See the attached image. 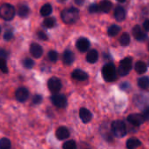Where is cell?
<instances>
[{
	"label": "cell",
	"instance_id": "6da1fadb",
	"mask_svg": "<svg viewBox=\"0 0 149 149\" xmlns=\"http://www.w3.org/2000/svg\"><path fill=\"white\" fill-rule=\"evenodd\" d=\"M79 17V11L77 8H74V7L65 9L61 12L62 20L65 24H74L75 22H77Z\"/></svg>",
	"mask_w": 149,
	"mask_h": 149
},
{
	"label": "cell",
	"instance_id": "7a4b0ae2",
	"mask_svg": "<svg viewBox=\"0 0 149 149\" xmlns=\"http://www.w3.org/2000/svg\"><path fill=\"white\" fill-rule=\"evenodd\" d=\"M102 75L106 81L112 82L117 79V71L113 64H107L102 68Z\"/></svg>",
	"mask_w": 149,
	"mask_h": 149
},
{
	"label": "cell",
	"instance_id": "3957f363",
	"mask_svg": "<svg viewBox=\"0 0 149 149\" xmlns=\"http://www.w3.org/2000/svg\"><path fill=\"white\" fill-rule=\"evenodd\" d=\"M15 16V8L9 3H4L0 6V17L7 21L11 20Z\"/></svg>",
	"mask_w": 149,
	"mask_h": 149
},
{
	"label": "cell",
	"instance_id": "277c9868",
	"mask_svg": "<svg viewBox=\"0 0 149 149\" xmlns=\"http://www.w3.org/2000/svg\"><path fill=\"white\" fill-rule=\"evenodd\" d=\"M112 131L116 137L121 138L127 134V127L121 120H115L112 123Z\"/></svg>",
	"mask_w": 149,
	"mask_h": 149
},
{
	"label": "cell",
	"instance_id": "5b68a950",
	"mask_svg": "<svg viewBox=\"0 0 149 149\" xmlns=\"http://www.w3.org/2000/svg\"><path fill=\"white\" fill-rule=\"evenodd\" d=\"M132 63H133L132 58H125L124 59H122L120 63V66L118 70L119 74L120 76L127 75L132 69Z\"/></svg>",
	"mask_w": 149,
	"mask_h": 149
},
{
	"label": "cell",
	"instance_id": "8992f818",
	"mask_svg": "<svg viewBox=\"0 0 149 149\" xmlns=\"http://www.w3.org/2000/svg\"><path fill=\"white\" fill-rule=\"evenodd\" d=\"M51 100H52V104L56 107H58V108H64V107H65V106L67 104V100L64 94L55 93L52 96Z\"/></svg>",
	"mask_w": 149,
	"mask_h": 149
},
{
	"label": "cell",
	"instance_id": "52a82bcc",
	"mask_svg": "<svg viewBox=\"0 0 149 149\" xmlns=\"http://www.w3.org/2000/svg\"><path fill=\"white\" fill-rule=\"evenodd\" d=\"M47 86H48V88L49 90L52 93H58L61 87H62V84H61V81L59 80V79L56 78V77H52L49 80H48V83H47Z\"/></svg>",
	"mask_w": 149,
	"mask_h": 149
},
{
	"label": "cell",
	"instance_id": "ba28073f",
	"mask_svg": "<svg viewBox=\"0 0 149 149\" xmlns=\"http://www.w3.org/2000/svg\"><path fill=\"white\" fill-rule=\"evenodd\" d=\"M16 99L19 102H24L29 97V91L25 87H19L15 93Z\"/></svg>",
	"mask_w": 149,
	"mask_h": 149
},
{
	"label": "cell",
	"instance_id": "9c48e42d",
	"mask_svg": "<svg viewBox=\"0 0 149 149\" xmlns=\"http://www.w3.org/2000/svg\"><path fill=\"white\" fill-rule=\"evenodd\" d=\"M127 120H128L129 123H131L132 125L136 126V127L141 126V125L145 121L143 116H142L141 114H138V113H136V114H135V113L130 114V115L127 117Z\"/></svg>",
	"mask_w": 149,
	"mask_h": 149
},
{
	"label": "cell",
	"instance_id": "30bf717a",
	"mask_svg": "<svg viewBox=\"0 0 149 149\" xmlns=\"http://www.w3.org/2000/svg\"><path fill=\"white\" fill-rule=\"evenodd\" d=\"M76 47L78 48V50L81 52H86L89 47H90V42L87 38H80L78 39L77 43H76Z\"/></svg>",
	"mask_w": 149,
	"mask_h": 149
},
{
	"label": "cell",
	"instance_id": "8fae6325",
	"mask_svg": "<svg viewBox=\"0 0 149 149\" xmlns=\"http://www.w3.org/2000/svg\"><path fill=\"white\" fill-rule=\"evenodd\" d=\"M133 35H134V38L138 41H144L148 38L147 34L142 31L141 28L139 25H135L133 28Z\"/></svg>",
	"mask_w": 149,
	"mask_h": 149
},
{
	"label": "cell",
	"instance_id": "7c38bea8",
	"mask_svg": "<svg viewBox=\"0 0 149 149\" xmlns=\"http://www.w3.org/2000/svg\"><path fill=\"white\" fill-rule=\"evenodd\" d=\"M30 52L31 54L36 58H38L42 56L43 54V48L41 47V45H39L38 44H36V43H33L31 45V47H30Z\"/></svg>",
	"mask_w": 149,
	"mask_h": 149
},
{
	"label": "cell",
	"instance_id": "4fadbf2b",
	"mask_svg": "<svg viewBox=\"0 0 149 149\" xmlns=\"http://www.w3.org/2000/svg\"><path fill=\"white\" fill-rule=\"evenodd\" d=\"M72 77L79 81H85L88 79V75L86 72L80 70V69H76L72 72Z\"/></svg>",
	"mask_w": 149,
	"mask_h": 149
},
{
	"label": "cell",
	"instance_id": "5bb4252c",
	"mask_svg": "<svg viewBox=\"0 0 149 149\" xmlns=\"http://www.w3.org/2000/svg\"><path fill=\"white\" fill-rule=\"evenodd\" d=\"M79 117L84 123H88L92 120V113L88 109L82 107L79 110Z\"/></svg>",
	"mask_w": 149,
	"mask_h": 149
},
{
	"label": "cell",
	"instance_id": "9a60e30c",
	"mask_svg": "<svg viewBox=\"0 0 149 149\" xmlns=\"http://www.w3.org/2000/svg\"><path fill=\"white\" fill-rule=\"evenodd\" d=\"M69 135H70V132L65 127H60L56 131V136L58 140H61V141L65 140L69 137Z\"/></svg>",
	"mask_w": 149,
	"mask_h": 149
},
{
	"label": "cell",
	"instance_id": "2e32d148",
	"mask_svg": "<svg viewBox=\"0 0 149 149\" xmlns=\"http://www.w3.org/2000/svg\"><path fill=\"white\" fill-rule=\"evenodd\" d=\"M74 54L72 51L70 50H65L63 53V62L64 64L69 65H72L74 61Z\"/></svg>",
	"mask_w": 149,
	"mask_h": 149
},
{
	"label": "cell",
	"instance_id": "e0dca14e",
	"mask_svg": "<svg viewBox=\"0 0 149 149\" xmlns=\"http://www.w3.org/2000/svg\"><path fill=\"white\" fill-rule=\"evenodd\" d=\"M114 17L117 21H122L126 17V11L123 7L118 6L114 10Z\"/></svg>",
	"mask_w": 149,
	"mask_h": 149
},
{
	"label": "cell",
	"instance_id": "ac0fdd59",
	"mask_svg": "<svg viewBox=\"0 0 149 149\" xmlns=\"http://www.w3.org/2000/svg\"><path fill=\"white\" fill-rule=\"evenodd\" d=\"M99 58V54H98V52L96 50H91L88 52L87 55H86V61L91 63V64H93L95 63Z\"/></svg>",
	"mask_w": 149,
	"mask_h": 149
},
{
	"label": "cell",
	"instance_id": "d6986e66",
	"mask_svg": "<svg viewBox=\"0 0 149 149\" xmlns=\"http://www.w3.org/2000/svg\"><path fill=\"white\" fill-rule=\"evenodd\" d=\"M141 145V142L136 138H131L127 141V149H136Z\"/></svg>",
	"mask_w": 149,
	"mask_h": 149
},
{
	"label": "cell",
	"instance_id": "ffe728a7",
	"mask_svg": "<svg viewBox=\"0 0 149 149\" xmlns=\"http://www.w3.org/2000/svg\"><path fill=\"white\" fill-rule=\"evenodd\" d=\"M112 8V3L108 0H102L99 4V9L103 12H108Z\"/></svg>",
	"mask_w": 149,
	"mask_h": 149
},
{
	"label": "cell",
	"instance_id": "44dd1931",
	"mask_svg": "<svg viewBox=\"0 0 149 149\" xmlns=\"http://www.w3.org/2000/svg\"><path fill=\"white\" fill-rule=\"evenodd\" d=\"M134 68H135L136 72H138L139 74H142V73H144V72H147L148 66H147V65H146L144 62H142V61H138V62H136L135 67H134Z\"/></svg>",
	"mask_w": 149,
	"mask_h": 149
},
{
	"label": "cell",
	"instance_id": "7402d4cb",
	"mask_svg": "<svg viewBox=\"0 0 149 149\" xmlns=\"http://www.w3.org/2000/svg\"><path fill=\"white\" fill-rule=\"evenodd\" d=\"M52 11V7L50 3H45L42 6V8L40 9V14L43 17H47L49 16Z\"/></svg>",
	"mask_w": 149,
	"mask_h": 149
},
{
	"label": "cell",
	"instance_id": "603a6c76",
	"mask_svg": "<svg viewBox=\"0 0 149 149\" xmlns=\"http://www.w3.org/2000/svg\"><path fill=\"white\" fill-rule=\"evenodd\" d=\"M30 13V9L27 5H20L17 10V14L21 17H26Z\"/></svg>",
	"mask_w": 149,
	"mask_h": 149
},
{
	"label": "cell",
	"instance_id": "cb8c5ba5",
	"mask_svg": "<svg viewBox=\"0 0 149 149\" xmlns=\"http://www.w3.org/2000/svg\"><path fill=\"white\" fill-rule=\"evenodd\" d=\"M138 86L142 89H148L149 88V77L144 76L139 79L138 80Z\"/></svg>",
	"mask_w": 149,
	"mask_h": 149
},
{
	"label": "cell",
	"instance_id": "d4e9b609",
	"mask_svg": "<svg viewBox=\"0 0 149 149\" xmlns=\"http://www.w3.org/2000/svg\"><path fill=\"white\" fill-rule=\"evenodd\" d=\"M120 31V27L116 25V24H113L111 25L108 30H107V34L110 36V37H114L116 36L119 32Z\"/></svg>",
	"mask_w": 149,
	"mask_h": 149
},
{
	"label": "cell",
	"instance_id": "484cf974",
	"mask_svg": "<svg viewBox=\"0 0 149 149\" xmlns=\"http://www.w3.org/2000/svg\"><path fill=\"white\" fill-rule=\"evenodd\" d=\"M120 45H123V46L128 45L129 43H130V36H129V34L127 33V32H124V33L120 36Z\"/></svg>",
	"mask_w": 149,
	"mask_h": 149
},
{
	"label": "cell",
	"instance_id": "4316f807",
	"mask_svg": "<svg viewBox=\"0 0 149 149\" xmlns=\"http://www.w3.org/2000/svg\"><path fill=\"white\" fill-rule=\"evenodd\" d=\"M43 25H44V27H45L47 29L52 28L55 25V19L53 17H47L44 20Z\"/></svg>",
	"mask_w": 149,
	"mask_h": 149
},
{
	"label": "cell",
	"instance_id": "83f0119b",
	"mask_svg": "<svg viewBox=\"0 0 149 149\" xmlns=\"http://www.w3.org/2000/svg\"><path fill=\"white\" fill-rule=\"evenodd\" d=\"M10 141L7 138H2L0 140V149H10Z\"/></svg>",
	"mask_w": 149,
	"mask_h": 149
},
{
	"label": "cell",
	"instance_id": "f1b7e54d",
	"mask_svg": "<svg viewBox=\"0 0 149 149\" xmlns=\"http://www.w3.org/2000/svg\"><path fill=\"white\" fill-rule=\"evenodd\" d=\"M63 149H77V145L74 141H68L63 144Z\"/></svg>",
	"mask_w": 149,
	"mask_h": 149
},
{
	"label": "cell",
	"instance_id": "f546056e",
	"mask_svg": "<svg viewBox=\"0 0 149 149\" xmlns=\"http://www.w3.org/2000/svg\"><path fill=\"white\" fill-rule=\"evenodd\" d=\"M23 65L26 68V69H31L34 66V62L32 59L31 58H25L23 61Z\"/></svg>",
	"mask_w": 149,
	"mask_h": 149
},
{
	"label": "cell",
	"instance_id": "4dcf8cb0",
	"mask_svg": "<svg viewBox=\"0 0 149 149\" xmlns=\"http://www.w3.org/2000/svg\"><path fill=\"white\" fill-rule=\"evenodd\" d=\"M48 58L52 62H56L58 60V52L55 51H50L48 52Z\"/></svg>",
	"mask_w": 149,
	"mask_h": 149
},
{
	"label": "cell",
	"instance_id": "1f68e13d",
	"mask_svg": "<svg viewBox=\"0 0 149 149\" xmlns=\"http://www.w3.org/2000/svg\"><path fill=\"white\" fill-rule=\"evenodd\" d=\"M0 70H1L3 73H7V72H8L7 64H6L5 59H3V58H0Z\"/></svg>",
	"mask_w": 149,
	"mask_h": 149
},
{
	"label": "cell",
	"instance_id": "d6a6232c",
	"mask_svg": "<svg viewBox=\"0 0 149 149\" xmlns=\"http://www.w3.org/2000/svg\"><path fill=\"white\" fill-rule=\"evenodd\" d=\"M89 12L90 13H96V12H98L99 10H100V9H99V5H97L96 3H93V4H91L90 6H89Z\"/></svg>",
	"mask_w": 149,
	"mask_h": 149
},
{
	"label": "cell",
	"instance_id": "836d02e7",
	"mask_svg": "<svg viewBox=\"0 0 149 149\" xmlns=\"http://www.w3.org/2000/svg\"><path fill=\"white\" fill-rule=\"evenodd\" d=\"M3 38L7 41L10 40L13 38V32L12 31H6L3 34Z\"/></svg>",
	"mask_w": 149,
	"mask_h": 149
},
{
	"label": "cell",
	"instance_id": "e575fe53",
	"mask_svg": "<svg viewBox=\"0 0 149 149\" xmlns=\"http://www.w3.org/2000/svg\"><path fill=\"white\" fill-rule=\"evenodd\" d=\"M41 102H42V96L41 95L37 94L33 97V103L34 104H40Z\"/></svg>",
	"mask_w": 149,
	"mask_h": 149
},
{
	"label": "cell",
	"instance_id": "d590c367",
	"mask_svg": "<svg viewBox=\"0 0 149 149\" xmlns=\"http://www.w3.org/2000/svg\"><path fill=\"white\" fill-rule=\"evenodd\" d=\"M38 38L39 39H41V40H47V35L44 32V31H38Z\"/></svg>",
	"mask_w": 149,
	"mask_h": 149
},
{
	"label": "cell",
	"instance_id": "8d00e7d4",
	"mask_svg": "<svg viewBox=\"0 0 149 149\" xmlns=\"http://www.w3.org/2000/svg\"><path fill=\"white\" fill-rule=\"evenodd\" d=\"M142 116H143V118H144L145 120H149V107H147V108L144 110Z\"/></svg>",
	"mask_w": 149,
	"mask_h": 149
},
{
	"label": "cell",
	"instance_id": "74e56055",
	"mask_svg": "<svg viewBox=\"0 0 149 149\" xmlns=\"http://www.w3.org/2000/svg\"><path fill=\"white\" fill-rule=\"evenodd\" d=\"M8 57V52L3 50V49H0V58H6Z\"/></svg>",
	"mask_w": 149,
	"mask_h": 149
},
{
	"label": "cell",
	"instance_id": "f35d334b",
	"mask_svg": "<svg viewBox=\"0 0 149 149\" xmlns=\"http://www.w3.org/2000/svg\"><path fill=\"white\" fill-rule=\"evenodd\" d=\"M143 28L145 29V31H149V19H147V20L143 23Z\"/></svg>",
	"mask_w": 149,
	"mask_h": 149
},
{
	"label": "cell",
	"instance_id": "ab89813d",
	"mask_svg": "<svg viewBox=\"0 0 149 149\" xmlns=\"http://www.w3.org/2000/svg\"><path fill=\"white\" fill-rule=\"evenodd\" d=\"M74 2L78 5H82L85 3V0H74Z\"/></svg>",
	"mask_w": 149,
	"mask_h": 149
},
{
	"label": "cell",
	"instance_id": "60d3db41",
	"mask_svg": "<svg viewBox=\"0 0 149 149\" xmlns=\"http://www.w3.org/2000/svg\"><path fill=\"white\" fill-rule=\"evenodd\" d=\"M128 86H129V84H128V83H124V84L121 85V88H122V89H127Z\"/></svg>",
	"mask_w": 149,
	"mask_h": 149
},
{
	"label": "cell",
	"instance_id": "b9f144b4",
	"mask_svg": "<svg viewBox=\"0 0 149 149\" xmlns=\"http://www.w3.org/2000/svg\"><path fill=\"white\" fill-rule=\"evenodd\" d=\"M119 2H120V3H123V2H125L126 0H118Z\"/></svg>",
	"mask_w": 149,
	"mask_h": 149
},
{
	"label": "cell",
	"instance_id": "7bdbcfd3",
	"mask_svg": "<svg viewBox=\"0 0 149 149\" xmlns=\"http://www.w3.org/2000/svg\"><path fill=\"white\" fill-rule=\"evenodd\" d=\"M59 1H61V2H65V0H59Z\"/></svg>",
	"mask_w": 149,
	"mask_h": 149
},
{
	"label": "cell",
	"instance_id": "ee69618b",
	"mask_svg": "<svg viewBox=\"0 0 149 149\" xmlns=\"http://www.w3.org/2000/svg\"><path fill=\"white\" fill-rule=\"evenodd\" d=\"M148 50H149V45H148Z\"/></svg>",
	"mask_w": 149,
	"mask_h": 149
},
{
	"label": "cell",
	"instance_id": "f6af8a7d",
	"mask_svg": "<svg viewBox=\"0 0 149 149\" xmlns=\"http://www.w3.org/2000/svg\"><path fill=\"white\" fill-rule=\"evenodd\" d=\"M0 31H1V28H0Z\"/></svg>",
	"mask_w": 149,
	"mask_h": 149
}]
</instances>
